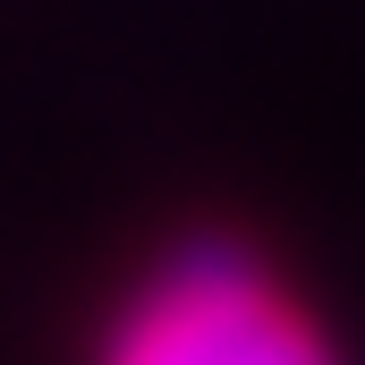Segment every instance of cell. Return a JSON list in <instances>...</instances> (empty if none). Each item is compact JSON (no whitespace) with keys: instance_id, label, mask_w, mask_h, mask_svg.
<instances>
[{"instance_id":"1","label":"cell","mask_w":365,"mask_h":365,"mask_svg":"<svg viewBox=\"0 0 365 365\" xmlns=\"http://www.w3.org/2000/svg\"><path fill=\"white\" fill-rule=\"evenodd\" d=\"M102 365H331V349L255 255L204 238L145 272Z\"/></svg>"}]
</instances>
